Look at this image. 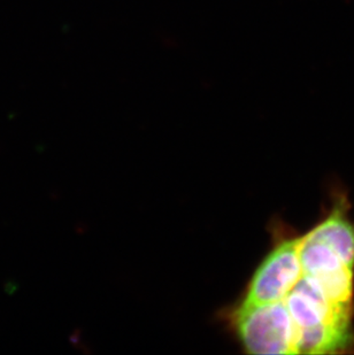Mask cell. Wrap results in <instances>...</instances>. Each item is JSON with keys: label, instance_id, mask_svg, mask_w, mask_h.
Listing matches in <instances>:
<instances>
[{"label": "cell", "instance_id": "7a4b0ae2", "mask_svg": "<svg viewBox=\"0 0 354 355\" xmlns=\"http://www.w3.org/2000/svg\"><path fill=\"white\" fill-rule=\"evenodd\" d=\"M301 237L282 241L264 259L251 281L242 305H264L284 302L303 276Z\"/></svg>", "mask_w": 354, "mask_h": 355}, {"label": "cell", "instance_id": "3957f363", "mask_svg": "<svg viewBox=\"0 0 354 355\" xmlns=\"http://www.w3.org/2000/svg\"><path fill=\"white\" fill-rule=\"evenodd\" d=\"M306 236L329 245L341 255L346 265L354 268V225L348 218L343 205L336 206L330 214Z\"/></svg>", "mask_w": 354, "mask_h": 355}, {"label": "cell", "instance_id": "6da1fadb", "mask_svg": "<svg viewBox=\"0 0 354 355\" xmlns=\"http://www.w3.org/2000/svg\"><path fill=\"white\" fill-rule=\"evenodd\" d=\"M236 327L252 354H297V329L284 302L241 305Z\"/></svg>", "mask_w": 354, "mask_h": 355}]
</instances>
